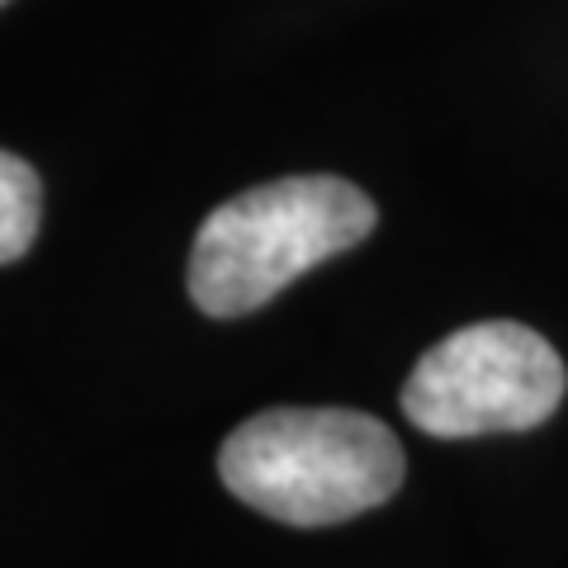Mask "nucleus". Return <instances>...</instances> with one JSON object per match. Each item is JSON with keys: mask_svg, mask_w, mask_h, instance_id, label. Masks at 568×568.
Instances as JSON below:
<instances>
[{"mask_svg": "<svg viewBox=\"0 0 568 568\" xmlns=\"http://www.w3.org/2000/svg\"><path fill=\"white\" fill-rule=\"evenodd\" d=\"M233 497L284 526H336L388 503L403 484V446L355 407H271L219 450Z\"/></svg>", "mask_w": 568, "mask_h": 568, "instance_id": "nucleus-1", "label": "nucleus"}, {"mask_svg": "<svg viewBox=\"0 0 568 568\" xmlns=\"http://www.w3.org/2000/svg\"><path fill=\"white\" fill-rule=\"evenodd\" d=\"M379 213L342 175H284L242 190L204 219L190 252V298L209 317H242L313 265L361 246Z\"/></svg>", "mask_w": 568, "mask_h": 568, "instance_id": "nucleus-2", "label": "nucleus"}, {"mask_svg": "<svg viewBox=\"0 0 568 568\" xmlns=\"http://www.w3.org/2000/svg\"><path fill=\"white\" fill-rule=\"evenodd\" d=\"M564 361L521 323H474L450 332L403 384V413L426 436L469 440L530 432L564 403Z\"/></svg>", "mask_w": 568, "mask_h": 568, "instance_id": "nucleus-3", "label": "nucleus"}, {"mask_svg": "<svg viewBox=\"0 0 568 568\" xmlns=\"http://www.w3.org/2000/svg\"><path fill=\"white\" fill-rule=\"evenodd\" d=\"M43 219V185L24 156L0 148V265L20 261L33 237H39Z\"/></svg>", "mask_w": 568, "mask_h": 568, "instance_id": "nucleus-4", "label": "nucleus"}, {"mask_svg": "<svg viewBox=\"0 0 568 568\" xmlns=\"http://www.w3.org/2000/svg\"><path fill=\"white\" fill-rule=\"evenodd\" d=\"M0 6H6V0H0Z\"/></svg>", "mask_w": 568, "mask_h": 568, "instance_id": "nucleus-5", "label": "nucleus"}]
</instances>
